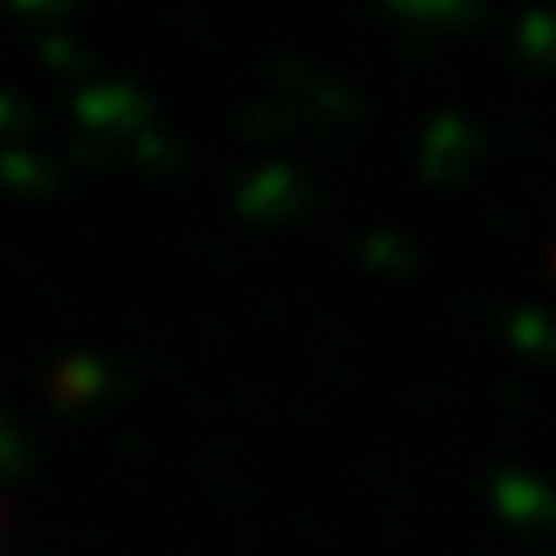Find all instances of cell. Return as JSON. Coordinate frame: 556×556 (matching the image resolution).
I'll use <instances>...</instances> for the list:
<instances>
[]
</instances>
